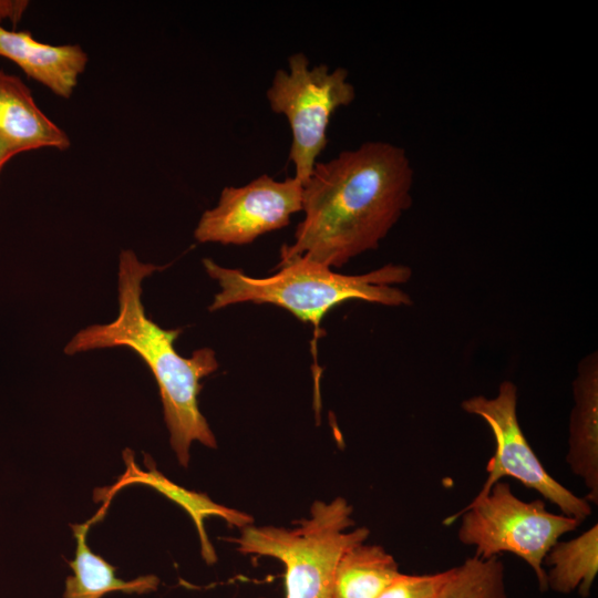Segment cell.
Here are the masks:
<instances>
[{
    "label": "cell",
    "instance_id": "17",
    "mask_svg": "<svg viewBox=\"0 0 598 598\" xmlns=\"http://www.w3.org/2000/svg\"><path fill=\"white\" fill-rule=\"evenodd\" d=\"M451 569L430 575H398L378 598H436Z\"/></svg>",
    "mask_w": 598,
    "mask_h": 598
},
{
    "label": "cell",
    "instance_id": "6",
    "mask_svg": "<svg viewBox=\"0 0 598 598\" xmlns=\"http://www.w3.org/2000/svg\"><path fill=\"white\" fill-rule=\"evenodd\" d=\"M266 96L271 111L288 120L292 135L289 161L295 165L293 177L303 185L328 144L331 116L355 97L348 70L329 71L326 64L310 68L307 55L297 52L288 58V71L275 72Z\"/></svg>",
    "mask_w": 598,
    "mask_h": 598
},
{
    "label": "cell",
    "instance_id": "3",
    "mask_svg": "<svg viewBox=\"0 0 598 598\" xmlns=\"http://www.w3.org/2000/svg\"><path fill=\"white\" fill-rule=\"evenodd\" d=\"M203 266L220 287L209 311L240 302L271 303L311 323L315 340L320 334L322 318L342 302L363 300L389 307L412 305L410 295L398 288L412 275L411 268L401 264H386L362 275H343L297 257L278 265L279 271L265 278L219 266L209 258L203 259Z\"/></svg>",
    "mask_w": 598,
    "mask_h": 598
},
{
    "label": "cell",
    "instance_id": "7",
    "mask_svg": "<svg viewBox=\"0 0 598 598\" xmlns=\"http://www.w3.org/2000/svg\"><path fill=\"white\" fill-rule=\"evenodd\" d=\"M461 408L468 414L482 417L495 440V453L486 465L487 477L475 497L485 496L496 482L511 476L538 492L555 504L563 515L580 524L591 514L590 503L549 475L529 445L517 417L515 383L505 380L494 398L474 395L465 399Z\"/></svg>",
    "mask_w": 598,
    "mask_h": 598
},
{
    "label": "cell",
    "instance_id": "9",
    "mask_svg": "<svg viewBox=\"0 0 598 598\" xmlns=\"http://www.w3.org/2000/svg\"><path fill=\"white\" fill-rule=\"evenodd\" d=\"M0 56L17 64L24 74L53 94L69 99L85 71L87 53L79 44H48L30 31L8 30L0 24Z\"/></svg>",
    "mask_w": 598,
    "mask_h": 598
},
{
    "label": "cell",
    "instance_id": "13",
    "mask_svg": "<svg viewBox=\"0 0 598 598\" xmlns=\"http://www.w3.org/2000/svg\"><path fill=\"white\" fill-rule=\"evenodd\" d=\"M123 455L126 471L114 485L110 488H105L107 493L101 496V499L106 501L107 503L120 488L133 484L145 485L161 492L184 507L193 517L200 537L202 555L208 564L216 560V555L204 530L203 519L205 516L219 515L228 518L230 522H236L239 525H248L250 523V518L247 515H236L235 512L216 505L203 494L189 492L175 485L154 467L153 462L148 456H145L144 463L147 470L144 471L136 466L131 450H125Z\"/></svg>",
    "mask_w": 598,
    "mask_h": 598
},
{
    "label": "cell",
    "instance_id": "5",
    "mask_svg": "<svg viewBox=\"0 0 598 598\" xmlns=\"http://www.w3.org/2000/svg\"><path fill=\"white\" fill-rule=\"evenodd\" d=\"M458 518V540L475 547L474 556L488 559L501 553L516 555L534 570L543 592L547 590L546 554L563 535L580 525L573 517L549 513L540 499H519L502 481L443 523L448 525Z\"/></svg>",
    "mask_w": 598,
    "mask_h": 598
},
{
    "label": "cell",
    "instance_id": "8",
    "mask_svg": "<svg viewBox=\"0 0 598 598\" xmlns=\"http://www.w3.org/2000/svg\"><path fill=\"white\" fill-rule=\"evenodd\" d=\"M302 210V184L295 177L276 181L260 175L241 187H225L215 207L205 210L194 230L198 243L248 245L286 227Z\"/></svg>",
    "mask_w": 598,
    "mask_h": 598
},
{
    "label": "cell",
    "instance_id": "2",
    "mask_svg": "<svg viewBox=\"0 0 598 598\" xmlns=\"http://www.w3.org/2000/svg\"><path fill=\"white\" fill-rule=\"evenodd\" d=\"M166 266L143 262L132 249L118 257L116 318L76 332L64 347L68 355L91 350L126 347L151 370L161 394L169 442L179 464L187 467L193 442L216 448L217 442L198 405L200 381L219 364L210 348L181 355L174 344L182 329H164L146 316L142 302L143 280Z\"/></svg>",
    "mask_w": 598,
    "mask_h": 598
},
{
    "label": "cell",
    "instance_id": "4",
    "mask_svg": "<svg viewBox=\"0 0 598 598\" xmlns=\"http://www.w3.org/2000/svg\"><path fill=\"white\" fill-rule=\"evenodd\" d=\"M352 512L340 496L316 501L310 517L296 528L248 524L230 542L239 553L274 557L285 565V598H331L340 558L370 535L367 527L348 530L354 525Z\"/></svg>",
    "mask_w": 598,
    "mask_h": 598
},
{
    "label": "cell",
    "instance_id": "12",
    "mask_svg": "<svg viewBox=\"0 0 598 598\" xmlns=\"http://www.w3.org/2000/svg\"><path fill=\"white\" fill-rule=\"evenodd\" d=\"M91 524V520L71 524L76 548L74 558L68 561L73 574L65 579L63 598H102L113 591L143 595L156 590L159 579L155 575H144L132 580L116 577V568L92 551L87 544Z\"/></svg>",
    "mask_w": 598,
    "mask_h": 598
},
{
    "label": "cell",
    "instance_id": "16",
    "mask_svg": "<svg viewBox=\"0 0 598 598\" xmlns=\"http://www.w3.org/2000/svg\"><path fill=\"white\" fill-rule=\"evenodd\" d=\"M436 598H508L505 569L498 557L467 558L451 568V575Z\"/></svg>",
    "mask_w": 598,
    "mask_h": 598
},
{
    "label": "cell",
    "instance_id": "1",
    "mask_svg": "<svg viewBox=\"0 0 598 598\" xmlns=\"http://www.w3.org/2000/svg\"><path fill=\"white\" fill-rule=\"evenodd\" d=\"M413 175L405 151L381 141L317 162L302 185L305 217L278 265L301 257L340 268L378 248L412 204Z\"/></svg>",
    "mask_w": 598,
    "mask_h": 598
},
{
    "label": "cell",
    "instance_id": "18",
    "mask_svg": "<svg viewBox=\"0 0 598 598\" xmlns=\"http://www.w3.org/2000/svg\"><path fill=\"white\" fill-rule=\"evenodd\" d=\"M28 6V1L0 0V21L8 19L17 24V22L22 18Z\"/></svg>",
    "mask_w": 598,
    "mask_h": 598
},
{
    "label": "cell",
    "instance_id": "11",
    "mask_svg": "<svg viewBox=\"0 0 598 598\" xmlns=\"http://www.w3.org/2000/svg\"><path fill=\"white\" fill-rule=\"evenodd\" d=\"M0 136L16 155L39 148L65 151L71 141L37 105L18 76L0 69Z\"/></svg>",
    "mask_w": 598,
    "mask_h": 598
},
{
    "label": "cell",
    "instance_id": "15",
    "mask_svg": "<svg viewBox=\"0 0 598 598\" xmlns=\"http://www.w3.org/2000/svg\"><path fill=\"white\" fill-rule=\"evenodd\" d=\"M544 564L550 567L547 589L559 594L578 589L581 597H588L598 573V525L570 540L556 542Z\"/></svg>",
    "mask_w": 598,
    "mask_h": 598
},
{
    "label": "cell",
    "instance_id": "14",
    "mask_svg": "<svg viewBox=\"0 0 598 598\" xmlns=\"http://www.w3.org/2000/svg\"><path fill=\"white\" fill-rule=\"evenodd\" d=\"M400 574L398 563L382 546L360 543L340 558L331 598H378Z\"/></svg>",
    "mask_w": 598,
    "mask_h": 598
},
{
    "label": "cell",
    "instance_id": "19",
    "mask_svg": "<svg viewBox=\"0 0 598 598\" xmlns=\"http://www.w3.org/2000/svg\"><path fill=\"white\" fill-rule=\"evenodd\" d=\"M14 156V152L0 136V175L4 165Z\"/></svg>",
    "mask_w": 598,
    "mask_h": 598
},
{
    "label": "cell",
    "instance_id": "10",
    "mask_svg": "<svg viewBox=\"0 0 598 598\" xmlns=\"http://www.w3.org/2000/svg\"><path fill=\"white\" fill-rule=\"evenodd\" d=\"M574 406L569 421L566 463L587 487L585 499L598 503V354L578 364L573 382Z\"/></svg>",
    "mask_w": 598,
    "mask_h": 598
}]
</instances>
